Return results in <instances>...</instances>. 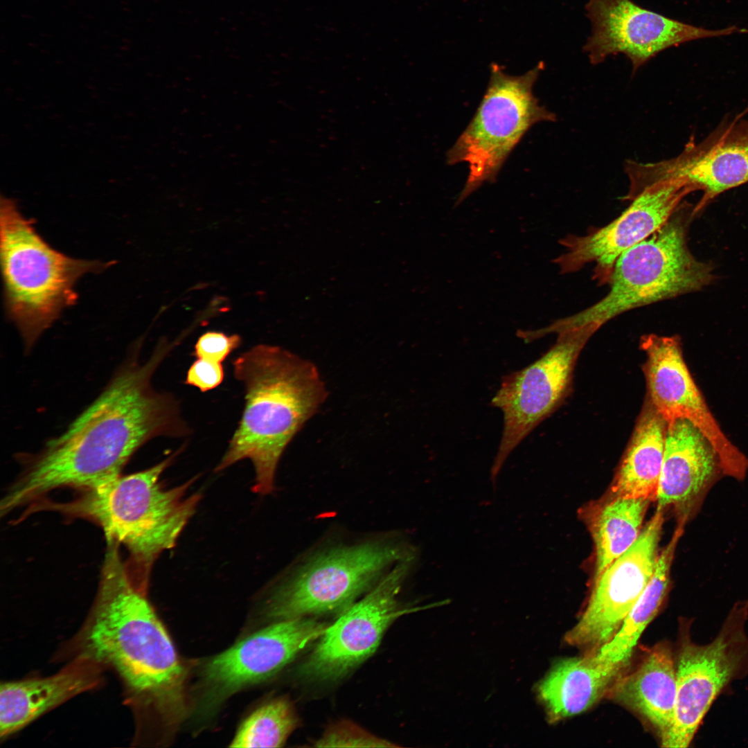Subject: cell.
<instances>
[{
    "instance_id": "cell-23",
    "label": "cell",
    "mask_w": 748,
    "mask_h": 748,
    "mask_svg": "<svg viewBox=\"0 0 748 748\" xmlns=\"http://www.w3.org/2000/svg\"><path fill=\"white\" fill-rule=\"evenodd\" d=\"M684 528L677 524L670 541L657 556L652 576L643 594L612 639L594 652L598 660L628 664L641 634L659 612L667 594L671 564Z\"/></svg>"
},
{
    "instance_id": "cell-19",
    "label": "cell",
    "mask_w": 748,
    "mask_h": 748,
    "mask_svg": "<svg viewBox=\"0 0 748 748\" xmlns=\"http://www.w3.org/2000/svg\"><path fill=\"white\" fill-rule=\"evenodd\" d=\"M105 666L83 654L57 673L1 682L0 737L7 738L73 697L99 686Z\"/></svg>"
},
{
    "instance_id": "cell-28",
    "label": "cell",
    "mask_w": 748,
    "mask_h": 748,
    "mask_svg": "<svg viewBox=\"0 0 748 748\" xmlns=\"http://www.w3.org/2000/svg\"><path fill=\"white\" fill-rule=\"evenodd\" d=\"M224 375L221 363L197 358L187 372L185 384L206 392L218 386L222 382Z\"/></svg>"
},
{
    "instance_id": "cell-17",
    "label": "cell",
    "mask_w": 748,
    "mask_h": 748,
    "mask_svg": "<svg viewBox=\"0 0 748 748\" xmlns=\"http://www.w3.org/2000/svg\"><path fill=\"white\" fill-rule=\"evenodd\" d=\"M646 355L643 371L648 400L667 425L686 420L714 449L723 452L731 442L710 411L685 363L679 337L649 334L641 339Z\"/></svg>"
},
{
    "instance_id": "cell-5",
    "label": "cell",
    "mask_w": 748,
    "mask_h": 748,
    "mask_svg": "<svg viewBox=\"0 0 748 748\" xmlns=\"http://www.w3.org/2000/svg\"><path fill=\"white\" fill-rule=\"evenodd\" d=\"M10 199L0 206V258L7 316L29 351L62 311L75 303V285L110 263L71 258L51 247Z\"/></svg>"
},
{
    "instance_id": "cell-14",
    "label": "cell",
    "mask_w": 748,
    "mask_h": 748,
    "mask_svg": "<svg viewBox=\"0 0 748 748\" xmlns=\"http://www.w3.org/2000/svg\"><path fill=\"white\" fill-rule=\"evenodd\" d=\"M663 510L657 508L634 543L594 581L585 611L565 635L567 643L594 648V653L618 632L652 576Z\"/></svg>"
},
{
    "instance_id": "cell-2",
    "label": "cell",
    "mask_w": 748,
    "mask_h": 748,
    "mask_svg": "<svg viewBox=\"0 0 748 748\" xmlns=\"http://www.w3.org/2000/svg\"><path fill=\"white\" fill-rule=\"evenodd\" d=\"M107 542L94 605L77 638L78 654L109 665L130 701L160 704L179 688L183 668L175 648L146 597V588Z\"/></svg>"
},
{
    "instance_id": "cell-11",
    "label": "cell",
    "mask_w": 748,
    "mask_h": 748,
    "mask_svg": "<svg viewBox=\"0 0 748 748\" xmlns=\"http://www.w3.org/2000/svg\"><path fill=\"white\" fill-rule=\"evenodd\" d=\"M411 557L398 562L360 600L328 626L315 648L303 664L306 679H338L371 657L387 628L407 609L397 596L407 573Z\"/></svg>"
},
{
    "instance_id": "cell-22",
    "label": "cell",
    "mask_w": 748,
    "mask_h": 748,
    "mask_svg": "<svg viewBox=\"0 0 748 748\" xmlns=\"http://www.w3.org/2000/svg\"><path fill=\"white\" fill-rule=\"evenodd\" d=\"M666 430V422L648 400L612 487L614 497L657 499Z\"/></svg>"
},
{
    "instance_id": "cell-20",
    "label": "cell",
    "mask_w": 748,
    "mask_h": 748,
    "mask_svg": "<svg viewBox=\"0 0 748 748\" xmlns=\"http://www.w3.org/2000/svg\"><path fill=\"white\" fill-rule=\"evenodd\" d=\"M607 694L645 718L663 738L673 724L677 697L676 666L669 646L656 645Z\"/></svg>"
},
{
    "instance_id": "cell-6",
    "label": "cell",
    "mask_w": 748,
    "mask_h": 748,
    "mask_svg": "<svg viewBox=\"0 0 748 748\" xmlns=\"http://www.w3.org/2000/svg\"><path fill=\"white\" fill-rule=\"evenodd\" d=\"M675 214L618 257L608 282L609 292L603 298L542 328L543 334H558L589 325L600 328L624 312L709 285L713 278L711 267L692 255L687 244V222Z\"/></svg>"
},
{
    "instance_id": "cell-27",
    "label": "cell",
    "mask_w": 748,
    "mask_h": 748,
    "mask_svg": "<svg viewBox=\"0 0 748 748\" xmlns=\"http://www.w3.org/2000/svg\"><path fill=\"white\" fill-rule=\"evenodd\" d=\"M241 342L238 335H227L221 332L208 331L198 338L193 355L197 358L222 363L240 346Z\"/></svg>"
},
{
    "instance_id": "cell-9",
    "label": "cell",
    "mask_w": 748,
    "mask_h": 748,
    "mask_svg": "<svg viewBox=\"0 0 748 748\" xmlns=\"http://www.w3.org/2000/svg\"><path fill=\"white\" fill-rule=\"evenodd\" d=\"M598 329L589 325L558 333L556 342L541 357L502 377L490 402L504 418L501 438L490 471L494 485L509 454L559 406L580 351Z\"/></svg>"
},
{
    "instance_id": "cell-12",
    "label": "cell",
    "mask_w": 748,
    "mask_h": 748,
    "mask_svg": "<svg viewBox=\"0 0 748 748\" xmlns=\"http://www.w3.org/2000/svg\"><path fill=\"white\" fill-rule=\"evenodd\" d=\"M591 25L582 47L592 64L623 54L635 73L659 53L702 38L732 34L736 27L709 30L668 17L633 0H588L585 6Z\"/></svg>"
},
{
    "instance_id": "cell-3",
    "label": "cell",
    "mask_w": 748,
    "mask_h": 748,
    "mask_svg": "<svg viewBox=\"0 0 748 748\" xmlns=\"http://www.w3.org/2000/svg\"><path fill=\"white\" fill-rule=\"evenodd\" d=\"M233 368L244 388V408L215 470L249 459L255 470L253 490L265 495L273 490L285 447L327 392L312 363L278 346L257 345L236 357Z\"/></svg>"
},
{
    "instance_id": "cell-18",
    "label": "cell",
    "mask_w": 748,
    "mask_h": 748,
    "mask_svg": "<svg viewBox=\"0 0 748 748\" xmlns=\"http://www.w3.org/2000/svg\"><path fill=\"white\" fill-rule=\"evenodd\" d=\"M722 475L718 453L697 427L686 420L667 425L657 508L673 506L678 521L687 522Z\"/></svg>"
},
{
    "instance_id": "cell-24",
    "label": "cell",
    "mask_w": 748,
    "mask_h": 748,
    "mask_svg": "<svg viewBox=\"0 0 748 748\" xmlns=\"http://www.w3.org/2000/svg\"><path fill=\"white\" fill-rule=\"evenodd\" d=\"M650 501L614 497L596 513L591 522L596 549L594 581L636 540Z\"/></svg>"
},
{
    "instance_id": "cell-4",
    "label": "cell",
    "mask_w": 748,
    "mask_h": 748,
    "mask_svg": "<svg viewBox=\"0 0 748 748\" xmlns=\"http://www.w3.org/2000/svg\"><path fill=\"white\" fill-rule=\"evenodd\" d=\"M183 449L146 470L81 490L72 501L46 503V509L96 523L107 541L127 549L132 576L147 587L154 561L163 551L175 546L201 499L199 493H188L193 481L172 488H165L161 481L163 471Z\"/></svg>"
},
{
    "instance_id": "cell-25",
    "label": "cell",
    "mask_w": 748,
    "mask_h": 748,
    "mask_svg": "<svg viewBox=\"0 0 748 748\" xmlns=\"http://www.w3.org/2000/svg\"><path fill=\"white\" fill-rule=\"evenodd\" d=\"M299 725L287 699L277 698L253 711L241 724L230 747H280Z\"/></svg>"
},
{
    "instance_id": "cell-1",
    "label": "cell",
    "mask_w": 748,
    "mask_h": 748,
    "mask_svg": "<svg viewBox=\"0 0 748 748\" xmlns=\"http://www.w3.org/2000/svg\"><path fill=\"white\" fill-rule=\"evenodd\" d=\"M171 348L161 343L141 362L136 344L100 394L67 429L38 453L26 456L21 477L1 501V513L7 515L58 488L100 486L120 476L150 440L188 435L177 400L157 391L151 383Z\"/></svg>"
},
{
    "instance_id": "cell-16",
    "label": "cell",
    "mask_w": 748,
    "mask_h": 748,
    "mask_svg": "<svg viewBox=\"0 0 748 748\" xmlns=\"http://www.w3.org/2000/svg\"><path fill=\"white\" fill-rule=\"evenodd\" d=\"M328 626L310 618L280 620L213 657L204 670L215 693L227 695L273 675Z\"/></svg>"
},
{
    "instance_id": "cell-10",
    "label": "cell",
    "mask_w": 748,
    "mask_h": 748,
    "mask_svg": "<svg viewBox=\"0 0 748 748\" xmlns=\"http://www.w3.org/2000/svg\"><path fill=\"white\" fill-rule=\"evenodd\" d=\"M747 612V602L736 605L719 634L709 644L683 641L676 667L674 718L661 738L662 747H687L717 695L740 670L748 657L744 630Z\"/></svg>"
},
{
    "instance_id": "cell-15",
    "label": "cell",
    "mask_w": 748,
    "mask_h": 748,
    "mask_svg": "<svg viewBox=\"0 0 748 748\" xmlns=\"http://www.w3.org/2000/svg\"><path fill=\"white\" fill-rule=\"evenodd\" d=\"M640 174L648 182L677 179L693 192L702 191L693 210L697 213L718 195L748 182V119L721 125L674 158L642 163Z\"/></svg>"
},
{
    "instance_id": "cell-26",
    "label": "cell",
    "mask_w": 748,
    "mask_h": 748,
    "mask_svg": "<svg viewBox=\"0 0 748 748\" xmlns=\"http://www.w3.org/2000/svg\"><path fill=\"white\" fill-rule=\"evenodd\" d=\"M315 747H386L393 744L377 738L350 722L342 721L330 727L322 737L317 740Z\"/></svg>"
},
{
    "instance_id": "cell-13",
    "label": "cell",
    "mask_w": 748,
    "mask_h": 748,
    "mask_svg": "<svg viewBox=\"0 0 748 748\" xmlns=\"http://www.w3.org/2000/svg\"><path fill=\"white\" fill-rule=\"evenodd\" d=\"M692 192L684 181L673 178L646 186L610 223L586 235H570L561 239L564 252L554 263L562 274L573 273L594 263V278L599 283H608L618 257L663 226Z\"/></svg>"
},
{
    "instance_id": "cell-21",
    "label": "cell",
    "mask_w": 748,
    "mask_h": 748,
    "mask_svg": "<svg viewBox=\"0 0 748 748\" xmlns=\"http://www.w3.org/2000/svg\"><path fill=\"white\" fill-rule=\"evenodd\" d=\"M628 664L598 660L594 653L558 661L539 685L538 692L555 722L584 712L596 704Z\"/></svg>"
},
{
    "instance_id": "cell-8",
    "label": "cell",
    "mask_w": 748,
    "mask_h": 748,
    "mask_svg": "<svg viewBox=\"0 0 748 748\" xmlns=\"http://www.w3.org/2000/svg\"><path fill=\"white\" fill-rule=\"evenodd\" d=\"M409 556L393 543L369 542L331 549L305 564L274 594L271 618L342 613L373 587L388 567Z\"/></svg>"
},
{
    "instance_id": "cell-7",
    "label": "cell",
    "mask_w": 748,
    "mask_h": 748,
    "mask_svg": "<svg viewBox=\"0 0 748 748\" xmlns=\"http://www.w3.org/2000/svg\"><path fill=\"white\" fill-rule=\"evenodd\" d=\"M544 62L521 75L497 63L490 66L486 91L471 121L447 153L449 165L465 162L469 172L455 205L484 183L495 181L508 157L535 124L553 122L555 114L541 105L533 86Z\"/></svg>"
}]
</instances>
